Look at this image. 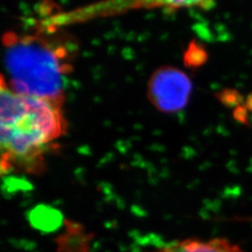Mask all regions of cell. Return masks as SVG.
Masks as SVG:
<instances>
[{"instance_id": "cell-1", "label": "cell", "mask_w": 252, "mask_h": 252, "mask_svg": "<svg viewBox=\"0 0 252 252\" xmlns=\"http://www.w3.org/2000/svg\"><path fill=\"white\" fill-rule=\"evenodd\" d=\"M64 96H42L0 81L1 172L37 175L66 135Z\"/></svg>"}, {"instance_id": "cell-2", "label": "cell", "mask_w": 252, "mask_h": 252, "mask_svg": "<svg viewBox=\"0 0 252 252\" xmlns=\"http://www.w3.org/2000/svg\"><path fill=\"white\" fill-rule=\"evenodd\" d=\"M54 32L37 28L33 34L8 32L3 36L9 86L21 93L42 96H64L65 78L72 71V56Z\"/></svg>"}, {"instance_id": "cell-3", "label": "cell", "mask_w": 252, "mask_h": 252, "mask_svg": "<svg viewBox=\"0 0 252 252\" xmlns=\"http://www.w3.org/2000/svg\"><path fill=\"white\" fill-rule=\"evenodd\" d=\"M214 6L215 0H97L45 15L37 21V28L54 32L61 31L66 27L95 20L117 17L137 10L210 9Z\"/></svg>"}, {"instance_id": "cell-4", "label": "cell", "mask_w": 252, "mask_h": 252, "mask_svg": "<svg viewBox=\"0 0 252 252\" xmlns=\"http://www.w3.org/2000/svg\"><path fill=\"white\" fill-rule=\"evenodd\" d=\"M191 88L185 73L172 67L158 69L149 82V100L162 112H176L187 105Z\"/></svg>"}, {"instance_id": "cell-5", "label": "cell", "mask_w": 252, "mask_h": 252, "mask_svg": "<svg viewBox=\"0 0 252 252\" xmlns=\"http://www.w3.org/2000/svg\"><path fill=\"white\" fill-rule=\"evenodd\" d=\"M153 252H245L243 249L224 237L208 239L188 238L167 244Z\"/></svg>"}]
</instances>
